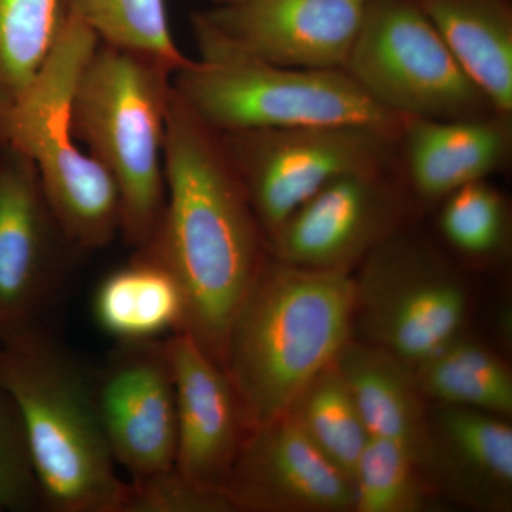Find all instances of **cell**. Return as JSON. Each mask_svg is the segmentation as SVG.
<instances>
[{"instance_id": "cell-15", "label": "cell", "mask_w": 512, "mask_h": 512, "mask_svg": "<svg viewBox=\"0 0 512 512\" xmlns=\"http://www.w3.org/2000/svg\"><path fill=\"white\" fill-rule=\"evenodd\" d=\"M177 402L175 468L204 487L224 490L249 427L231 380L188 333L165 338Z\"/></svg>"}, {"instance_id": "cell-5", "label": "cell", "mask_w": 512, "mask_h": 512, "mask_svg": "<svg viewBox=\"0 0 512 512\" xmlns=\"http://www.w3.org/2000/svg\"><path fill=\"white\" fill-rule=\"evenodd\" d=\"M99 37L67 10L52 55L15 103L0 109V147L35 165L46 200L77 252L106 248L120 235L116 183L74 136V90Z\"/></svg>"}, {"instance_id": "cell-22", "label": "cell", "mask_w": 512, "mask_h": 512, "mask_svg": "<svg viewBox=\"0 0 512 512\" xmlns=\"http://www.w3.org/2000/svg\"><path fill=\"white\" fill-rule=\"evenodd\" d=\"M66 16L64 0H0V109L33 82L52 55Z\"/></svg>"}, {"instance_id": "cell-2", "label": "cell", "mask_w": 512, "mask_h": 512, "mask_svg": "<svg viewBox=\"0 0 512 512\" xmlns=\"http://www.w3.org/2000/svg\"><path fill=\"white\" fill-rule=\"evenodd\" d=\"M350 269L288 264L268 254L229 323L221 366L249 430L293 400L353 339Z\"/></svg>"}, {"instance_id": "cell-9", "label": "cell", "mask_w": 512, "mask_h": 512, "mask_svg": "<svg viewBox=\"0 0 512 512\" xmlns=\"http://www.w3.org/2000/svg\"><path fill=\"white\" fill-rule=\"evenodd\" d=\"M362 262L353 278V332L362 342L413 367L464 332L466 285L426 242L396 232Z\"/></svg>"}, {"instance_id": "cell-11", "label": "cell", "mask_w": 512, "mask_h": 512, "mask_svg": "<svg viewBox=\"0 0 512 512\" xmlns=\"http://www.w3.org/2000/svg\"><path fill=\"white\" fill-rule=\"evenodd\" d=\"M367 0H247L191 16L197 46L275 66L343 69Z\"/></svg>"}, {"instance_id": "cell-16", "label": "cell", "mask_w": 512, "mask_h": 512, "mask_svg": "<svg viewBox=\"0 0 512 512\" xmlns=\"http://www.w3.org/2000/svg\"><path fill=\"white\" fill-rule=\"evenodd\" d=\"M429 436L424 476L471 507L511 510L512 429L507 419L436 404L429 413Z\"/></svg>"}, {"instance_id": "cell-26", "label": "cell", "mask_w": 512, "mask_h": 512, "mask_svg": "<svg viewBox=\"0 0 512 512\" xmlns=\"http://www.w3.org/2000/svg\"><path fill=\"white\" fill-rule=\"evenodd\" d=\"M440 228L458 254L477 261L497 258L510 237L507 202L485 180L464 185L444 198Z\"/></svg>"}, {"instance_id": "cell-4", "label": "cell", "mask_w": 512, "mask_h": 512, "mask_svg": "<svg viewBox=\"0 0 512 512\" xmlns=\"http://www.w3.org/2000/svg\"><path fill=\"white\" fill-rule=\"evenodd\" d=\"M173 76L158 60L99 42L74 90V136L116 183L120 235L134 251L151 241L164 211Z\"/></svg>"}, {"instance_id": "cell-20", "label": "cell", "mask_w": 512, "mask_h": 512, "mask_svg": "<svg viewBox=\"0 0 512 512\" xmlns=\"http://www.w3.org/2000/svg\"><path fill=\"white\" fill-rule=\"evenodd\" d=\"M93 316L117 342L163 339L183 328V293L167 269L134 252L126 266L97 286Z\"/></svg>"}, {"instance_id": "cell-12", "label": "cell", "mask_w": 512, "mask_h": 512, "mask_svg": "<svg viewBox=\"0 0 512 512\" xmlns=\"http://www.w3.org/2000/svg\"><path fill=\"white\" fill-rule=\"evenodd\" d=\"M96 389L113 456L131 480L175 467L177 402L165 338L117 342Z\"/></svg>"}, {"instance_id": "cell-7", "label": "cell", "mask_w": 512, "mask_h": 512, "mask_svg": "<svg viewBox=\"0 0 512 512\" xmlns=\"http://www.w3.org/2000/svg\"><path fill=\"white\" fill-rule=\"evenodd\" d=\"M343 70L375 103L402 117L495 113L416 0H367Z\"/></svg>"}, {"instance_id": "cell-29", "label": "cell", "mask_w": 512, "mask_h": 512, "mask_svg": "<svg viewBox=\"0 0 512 512\" xmlns=\"http://www.w3.org/2000/svg\"><path fill=\"white\" fill-rule=\"evenodd\" d=\"M214 6H231L238 5V3L247 2V0H207Z\"/></svg>"}, {"instance_id": "cell-3", "label": "cell", "mask_w": 512, "mask_h": 512, "mask_svg": "<svg viewBox=\"0 0 512 512\" xmlns=\"http://www.w3.org/2000/svg\"><path fill=\"white\" fill-rule=\"evenodd\" d=\"M0 386L25 424L43 511L121 512L127 483L101 417L96 372L39 329L0 343Z\"/></svg>"}, {"instance_id": "cell-28", "label": "cell", "mask_w": 512, "mask_h": 512, "mask_svg": "<svg viewBox=\"0 0 512 512\" xmlns=\"http://www.w3.org/2000/svg\"><path fill=\"white\" fill-rule=\"evenodd\" d=\"M224 490L204 487L177 468L131 480L121 512H234Z\"/></svg>"}, {"instance_id": "cell-1", "label": "cell", "mask_w": 512, "mask_h": 512, "mask_svg": "<svg viewBox=\"0 0 512 512\" xmlns=\"http://www.w3.org/2000/svg\"><path fill=\"white\" fill-rule=\"evenodd\" d=\"M165 205L156 232L136 254L167 269L184 299L188 333L221 365L229 323L268 244L218 131L173 87L164 143Z\"/></svg>"}, {"instance_id": "cell-10", "label": "cell", "mask_w": 512, "mask_h": 512, "mask_svg": "<svg viewBox=\"0 0 512 512\" xmlns=\"http://www.w3.org/2000/svg\"><path fill=\"white\" fill-rule=\"evenodd\" d=\"M73 252L35 165L0 147V343L46 329Z\"/></svg>"}, {"instance_id": "cell-13", "label": "cell", "mask_w": 512, "mask_h": 512, "mask_svg": "<svg viewBox=\"0 0 512 512\" xmlns=\"http://www.w3.org/2000/svg\"><path fill=\"white\" fill-rule=\"evenodd\" d=\"M404 198L382 173L343 175L303 202L268 238L269 254L288 264L350 269L393 237Z\"/></svg>"}, {"instance_id": "cell-8", "label": "cell", "mask_w": 512, "mask_h": 512, "mask_svg": "<svg viewBox=\"0 0 512 512\" xmlns=\"http://www.w3.org/2000/svg\"><path fill=\"white\" fill-rule=\"evenodd\" d=\"M220 136L266 241L330 181L386 171L399 141L397 134L366 124L259 128Z\"/></svg>"}, {"instance_id": "cell-19", "label": "cell", "mask_w": 512, "mask_h": 512, "mask_svg": "<svg viewBox=\"0 0 512 512\" xmlns=\"http://www.w3.org/2000/svg\"><path fill=\"white\" fill-rule=\"evenodd\" d=\"M495 113H512L510 0H416Z\"/></svg>"}, {"instance_id": "cell-14", "label": "cell", "mask_w": 512, "mask_h": 512, "mask_svg": "<svg viewBox=\"0 0 512 512\" xmlns=\"http://www.w3.org/2000/svg\"><path fill=\"white\" fill-rule=\"evenodd\" d=\"M224 491L237 511H355V485L288 413L248 431Z\"/></svg>"}, {"instance_id": "cell-17", "label": "cell", "mask_w": 512, "mask_h": 512, "mask_svg": "<svg viewBox=\"0 0 512 512\" xmlns=\"http://www.w3.org/2000/svg\"><path fill=\"white\" fill-rule=\"evenodd\" d=\"M402 143L413 190L427 201L444 200L464 185L500 170L512 146L511 116L433 120L404 117Z\"/></svg>"}, {"instance_id": "cell-18", "label": "cell", "mask_w": 512, "mask_h": 512, "mask_svg": "<svg viewBox=\"0 0 512 512\" xmlns=\"http://www.w3.org/2000/svg\"><path fill=\"white\" fill-rule=\"evenodd\" d=\"M370 437L406 448L426 468L430 453L427 400L412 366L386 350L350 339L335 360Z\"/></svg>"}, {"instance_id": "cell-25", "label": "cell", "mask_w": 512, "mask_h": 512, "mask_svg": "<svg viewBox=\"0 0 512 512\" xmlns=\"http://www.w3.org/2000/svg\"><path fill=\"white\" fill-rule=\"evenodd\" d=\"M355 511L420 512L430 507L426 476L406 448L369 437L355 473Z\"/></svg>"}, {"instance_id": "cell-23", "label": "cell", "mask_w": 512, "mask_h": 512, "mask_svg": "<svg viewBox=\"0 0 512 512\" xmlns=\"http://www.w3.org/2000/svg\"><path fill=\"white\" fill-rule=\"evenodd\" d=\"M286 413L353 481L357 461L370 436L335 363L313 377Z\"/></svg>"}, {"instance_id": "cell-6", "label": "cell", "mask_w": 512, "mask_h": 512, "mask_svg": "<svg viewBox=\"0 0 512 512\" xmlns=\"http://www.w3.org/2000/svg\"><path fill=\"white\" fill-rule=\"evenodd\" d=\"M173 76V87L218 133L366 124L400 136L404 117L375 103L343 69H293L198 47Z\"/></svg>"}, {"instance_id": "cell-27", "label": "cell", "mask_w": 512, "mask_h": 512, "mask_svg": "<svg viewBox=\"0 0 512 512\" xmlns=\"http://www.w3.org/2000/svg\"><path fill=\"white\" fill-rule=\"evenodd\" d=\"M43 511L25 424L15 400L0 386V512Z\"/></svg>"}, {"instance_id": "cell-21", "label": "cell", "mask_w": 512, "mask_h": 512, "mask_svg": "<svg viewBox=\"0 0 512 512\" xmlns=\"http://www.w3.org/2000/svg\"><path fill=\"white\" fill-rule=\"evenodd\" d=\"M420 392L441 406L468 407L510 417L512 375L510 367L493 350L464 332L412 367Z\"/></svg>"}, {"instance_id": "cell-24", "label": "cell", "mask_w": 512, "mask_h": 512, "mask_svg": "<svg viewBox=\"0 0 512 512\" xmlns=\"http://www.w3.org/2000/svg\"><path fill=\"white\" fill-rule=\"evenodd\" d=\"M100 42L151 57L178 72L190 62L175 43L167 0H64Z\"/></svg>"}]
</instances>
